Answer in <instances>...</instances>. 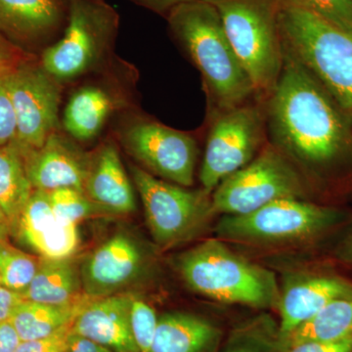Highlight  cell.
Here are the masks:
<instances>
[{"label": "cell", "mask_w": 352, "mask_h": 352, "mask_svg": "<svg viewBox=\"0 0 352 352\" xmlns=\"http://www.w3.org/2000/svg\"><path fill=\"white\" fill-rule=\"evenodd\" d=\"M132 298L122 293L92 300L74 321L71 333L94 340L113 352H139L131 329Z\"/></svg>", "instance_id": "cell-18"}, {"label": "cell", "mask_w": 352, "mask_h": 352, "mask_svg": "<svg viewBox=\"0 0 352 352\" xmlns=\"http://www.w3.org/2000/svg\"><path fill=\"white\" fill-rule=\"evenodd\" d=\"M166 19L173 38L200 72L207 97L206 119L259 97L212 4L183 2Z\"/></svg>", "instance_id": "cell-2"}, {"label": "cell", "mask_w": 352, "mask_h": 352, "mask_svg": "<svg viewBox=\"0 0 352 352\" xmlns=\"http://www.w3.org/2000/svg\"><path fill=\"white\" fill-rule=\"evenodd\" d=\"M17 138V119L3 76L0 78V147L11 144Z\"/></svg>", "instance_id": "cell-31"}, {"label": "cell", "mask_w": 352, "mask_h": 352, "mask_svg": "<svg viewBox=\"0 0 352 352\" xmlns=\"http://www.w3.org/2000/svg\"><path fill=\"white\" fill-rule=\"evenodd\" d=\"M68 12L69 0H0V34L45 50L63 34Z\"/></svg>", "instance_id": "cell-17"}, {"label": "cell", "mask_w": 352, "mask_h": 352, "mask_svg": "<svg viewBox=\"0 0 352 352\" xmlns=\"http://www.w3.org/2000/svg\"><path fill=\"white\" fill-rule=\"evenodd\" d=\"M72 258H41L36 276L23 298L47 305L75 302L85 294L82 291L80 263Z\"/></svg>", "instance_id": "cell-22"}, {"label": "cell", "mask_w": 352, "mask_h": 352, "mask_svg": "<svg viewBox=\"0 0 352 352\" xmlns=\"http://www.w3.org/2000/svg\"><path fill=\"white\" fill-rule=\"evenodd\" d=\"M83 192L110 214H129L136 210V199L119 149L106 141L90 153Z\"/></svg>", "instance_id": "cell-19"}, {"label": "cell", "mask_w": 352, "mask_h": 352, "mask_svg": "<svg viewBox=\"0 0 352 352\" xmlns=\"http://www.w3.org/2000/svg\"><path fill=\"white\" fill-rule=\"evenodd\" d=\"M344 210L302 199H281L239 215H224L215 232L222 241L250 245H283L320 240L344 226Z\"/></svg>", "instance_id": "cell-6"}, {"label": "cell", "mask_w": 352, "mask_h": 352, "mask_svg": "<svg viewBox=\"0 0 352 352\" xmlns=\"http://www.w3.org/2000/svg\"><path fill=\"white\" fill-rule=\"evenodd\" d=\"M67 352H113L94 340L71 333L68 339Z\"/></svg>", "instance_id": "cell-37"}, {"label": "cell", "mask_w": 352, "mask_h": 352, "mask_svg": "<svg viewBox=\"0 0 352 352\" xmlns=\"http://www.w3.org/2000/svg\"><path fill=\"white\" fill-rule=\"evenodd\" d=\"M22 156L34 190L51 192L71 188L83 192L90 153L80 149L66 132H53L41 147L25 152Z\"/></svg>", "instance_id": "cell-15"}, {"label": "cell", "mask_w": 352, "mask_h": 352, "mask_svg": "<svg viewBox=\"0 0 352 352\" xmlns=\"http://www.w3.org/2000/svg\"><path fill=\"white\" fill-rule=\"evenodd\" d=\"M157 322L159 318L153 307L140 298H132L131 329L139 352H149L151 349Z\"/></svg>", "instance_id": "cell-29"}, {"label": "cell", "mask_w": 352, "mask_h": 352, "mask_svg": "<svg viewBox=\"0 0 352 352\" xmlns=\"http://www.w3.org/2000/svg\"><path fill=\"white\" fill-rule=\"evenodd\" d=\"M11 235V227L7 220L6 215L0 208V242L8 240L9 236Z\"/></svg>", "instance_id": "cell-40"}, {"label": "cell", "mask_w": 352, "mask_h": 352, "mask_svg": "<svg viewBox=\"0 0 352 352\" xmlns=\"http://www.w3.org/2000/svg\"><path fill=\"white\" fill-rule=\"evenodd\" d=\"M118 138L143 170L186 188L194 184L199 155L194 134L164 126L151 118L133 116L118 129Z\"/></svg>", "instance_id": "cell-11"}, {"label": "cell", "mask_w": 352, "mask_h": 352, "mask_svg": "<svg viewBox=\"0 0 352 352\" xmlns=\"http://www.w3.org/2000/svg\"><path fill=\"white\" fill-rule=\"evenodd\" d=\"M92 300L94 298L87 295L65 305H47L24 300L16 308L9 321L21 340L43 339L72 325Z\"/></svg>", "instance_id": "cell-23"}, {"label": "cell", "mask_w": 352, "mask_h": 352, "mask_svg": "<svg viewBox=\"0 0 352 352\" xmlns=\"http://www.w3.org/2000/svg\"><path fill=\"white\" fill-rule=\"evenodd\" d=\"M24 300L22 295L0 287V321H9L16 308Z\"/></svg>", "instance_id": "cell-36"}, {"label": "cell", "mask_w": 352, "mask_h": 352, "mask_svg": "<svg viewBox=\"0 0 352 352\" xmlns=\"http://www.w3.org/2000/svg\"><path fill=\"white\" fill-rule=\"evenodd\" d=\"M12 235L41 258H72L78 252V226L58 219L47 192L34 190Z\"/></svg>", "instance_id": "cell-16"}, {"label": "cell", "mask_w": 352, "mask_h": 352, "mask_svg": "<svg viewBox=\"0 0 352 352\" xmlns=\"http://www.w3.org/2000/svg\"><path fill=\"white\" fill-rule=\"evenodd\" d=\"M280 352H352V336L346 339L332 342L310 340L300 342Z\"/></svg>", "instance_id": "cell-34"}, {"label": "cell", "mask_w": 352, "mask_h": 352, "mask_svg": "<svg viewBox=\"0 0 352 352\" xmlns=\"http://www.w3.org/2000/svg\"><path fill=\"white\" fill-rule=\"evenodd\" d=\"M146 221L155 243L162 250L177 247L200 235L215 214L212 194L157 178L142 168L131 166Z\"/></svg>", "instance_id": "cell-9"}, {"label": "cell", "mask_w": 352, "mask_h": 352, "mask_svg": "<svg viewBox=\"0 0 352 352\" xmlns=\"http://www.w3.org/2000/svg\"><path fill=\"white\" fill-rule=\"evenodd\" d=\"M309 197L295 166L268 142L251 163L219 183L212 193V204L215 214L239 215L281 199Z\"/></svg>", "instance_id": "cell-10"}, {"label": "cell", "mask_w": 352, "mask_h": 352, "mask_svg": "<svg viewBox=\"0 0 352 352\" xmlns=\"http://www.w3.org/2000/svg\"><path fill=\"white\" fill-rule=\"evenodd\" d=\"M16 119L17 138L14 144L21 154L38 149L53 132L60 131L62 87L41 67L30 62L3 76Z\"/></svg>", "instance_id": "cell-12"}, {"label": "cell", "mask_w": 352, "mask_h": 352, "mask_svg": "<svg viewBox=\"0 0 352 352\" xmlns=\"http://www.w3.org/2000/svg\"><path fill=\"white\" fill-rule=\"evenodd\" d=\"M124 106L126 99L105 82L87 83L69 96L62 126L76 142H88L100 135L110 117Z\"/></svg>", "instance_id": "cell-20"}, {"label": "cell", "mask_w": 352, "mask_h": 352, "mask_svg": "<svg viewBox=\"0 0 352 352\" xmlns=\"http://www.w3.org/2000/svg\"><path fill=\"white\" fill-rule=\"evenodd\" d=\"M279 27L282 43L318 80L352 127V36L293 0L282 2Z\"/></svg>", "instance_id": "cell-4"}, {"label": "cell", "mask_w": 352, "mask_h": 352, "mask_svg": "<svg viewBox=\"0 0 352 352\" xmlns=\"http://www.w3.org/2000/svg\"><path fill=\"white\" fill-rule=\"evenodd\" d=\"M21 339L10 321H0V352H14Z\"/></svg>", "instance_id": "cell-38"}, {"label": "cell", "mask_w": 352, "mask_h": 352, "mask_svg": "<svg viewBox=\"0 0 352 352\" xmlns=\"http://www.w3.org/2000/svg\"><path fill=\"white\" fill-rule=\"evenodd\" d=\"M283 45V66L265 102L268 142L295 166L310 196L352 194V127L314 76Z\"/></svg>", "instance_id": "cell-1"}, {"label": "cell", "mask_w": 352, "mask_h": 352, "mask_svg": "<svg viewBox=\"0 0 352 352\" xmlns=\"http://www.w3.org/2000/svg\"><path fill=\"white\" fill-rule=\"evenodd\" d=\"M25 62H28L27 56L23 54L19 46L0 34V78L12 73Z\"/></svg>", "instance_id": "cell-33"}, {"label": "cell", "mask_w": 352, "mask_h": 352, "mask_svg": "<svg viewBox=\"0 0 352 352\" xmlns=\"http://www.w3.org/2000/svg\"><path fill=\"white\" fill-rule=\"evenodd\" d=\"M0 287H1V280H0Z\"/></svg>", "instance_id": "cell-41"}, {"label": "cell", "mask_w": 352, "mask_h": 352, "mask_svg": "<svg viewBox=\"0 0 352 352\" xmlns=\"http://www.w3.org/2000/svg\"><path fill=\"white\" fill-rule=\"evenodd\" d=\"M176 270L189 289L210 300L256 308L278 307L281 289L274 273L208 239L180 254Z\"/></svg>", "instance_id": "cell-3"}, {"label": "cell", "mask_w": 352, "mask_h": 352, "mask_svg": "<svg viewBox=\"0 0 352 352\" xmlns=\"http://www.w3.org/2000/svg\"><path fill=\"white\" fill-rule=\"evenodd\" d=\"M265 99L252 100L206 119V146L200 182L212 194L236 171L251 163L268 143Z\"/></svg>", "instance_id": "cell-8"}, {"label": "cell", "mask_w": 352, "mask_h": 352, "mask_svg": "<svg viewBox=\"0 0 352 352\" xmlns=\"http://www.w3.org/2000/svg\"><path fill=\"white\" fill-rule=\"evenodd\" d=\"M221 338L220 329L203 317L164 314L159 318L149 352H217Z\"/></svg>", "instance_id": "cell-21"}, {"label": "cell", "mask_w": 352, "mask_h": 352, "mask_svg": "<svg viewBox=\"0 0 352 352\" xmlns=\"http://www.w3.org/2000/svg\"><path fill=\"white\" fill-rule=\"evenodd\" d=\"M41 258L0 242V280L4 288L23 295L36 276Z\"/></svg>", "instance_id": "cell-26"}, {"label": "cell", "mask_w": 352, "mask_h": 352, "mask_svg": "<svg viewBox=\"0 0 352 352\" xmlns=\"http://www.w3.org/2000/svg\"><path fill=\"white\" fill-rule=\"evenodd\" d=\"M217 352H280L278 328L268 319H258L234 330Z\"/></svg>", "instance_id": "cell-27"}, {"label": "cell", "mask_w": 352, "mask_h": 352, "mask_svg": "<svg viewBox=\"0 0 352 352\" xmlns=\"http://www.w3.org/2000/svg\"><path fill=\"white\" fill-rule=\"evenodd\" d=\"M132 1L166 18L173 7L191 0H132Z\"/></svg>", "instance_id": "cell-39"}, {"label": "cell", "mask_w": 352, "mask_h": 352, "mask_svg": "<svg viewBox=\"0 0 352 352\" xmlns=\"http://www.w3.org/2000/svg\"><path fill=\"white\" fill-rule=\"evenodd\" d=\"M219 11L233 50L261 98L267 99L283 66L279 15L283 0H207Z\"/></svg>", "instance_id": "cell-7"}, {"label": "cell", "mask_w": 352, "mask_h": 352, "mask_svg": "<svg viewBox=\"0 0 352 352\" xmlns=\"http://www.w3.org/2000/svg\"><path fill=\"white\" fill-rule=\"evenodd\" d=\"M351 336L352 295L329 303L310 320L296 329L280 346V351L300 342H332Z\"/></svg>", "instance_id": "cell-25"}, {"label": "cell", "mask_w": 352, "mask_h": 352, "mask_svg": "<svg viewBox=\"0 0 352 352\" xmlns=\"http://www.w3.org/2000/svg\"><path fill=\"white\" fill-rule=\"evenodd\" d=\"M72 325L66 326L43 339L21 340L14 352H67Z\"/></svg>", "instance_id": "cell-32"}, {"label": "cell", "mask_w": 352, "mask_h": 352, "mask_svg": "<svg viewBox=\"0 0 352 352\" xmlns=\"http://www.w3.org/2000/svg\"><path fill=\"white\" fill-rule=\"evenodd\" d=\"M119 24L105 0H69L63 34L43 50L39 64L62 85L109 71Z\"/></svg>", "instance_id": "cell-5"}, {"label": "cell", "mask_w": 352, "mask_h": 352, "mask_svg": "<svg viewBox=\"0 0 352 352\" xmlns=\"http://www.w3.org/2000/svg\"><path fill=\"white\" fill-rule=\"evenodd\" d=\"M147 266L141 245L129 234H113L80 263L82 291L89 298L122 294L135 283Z\"/></svg>", "instance_id": "cell-13"}, {"label": "cell", "mask_w": 352, "mask_h": 352, "mask_svg": "<svg viewBox=\"0 0 352 352\" xmlns=\"http://www.w3.org/2000/svg\"><path fill=\"white\" fill-rule=\"evenodd\" d=\"M352 36V0H293Z\"/></svg>", "instance_id": "cell-30"}, {"label": "cell", "mask_w": 352, "mask_h": 352, "mask_svg": "<svg viewBox=\"0 0 352 352\" xmlns=\"http://www.w3.org/2000/svg\"><path fill=\"white\" fill-rule=\"evenodd\" d=\"M51 207L57 219L78 226L83 220L111 215L107 210L90 200L83 192L62 188L47 192Z\"/></svg>", "instance_id": "cell-28"}, {"label": "cell", "mask_w": 352, "mask_h": 352, "mask_svg": "<svg viewBox=\"0 0 352 352\" xmlns=\"http://www.w3.org/2000/svg\"><path fill=\"white\" fill-rule=\"evenodd\" d=\"M24 157L17 146L0 147V208L11 227V235L34 192Z\"/></svg>", "instance_id": "cell-24"}, {"label": "cell", "mask_w": 352, "mask_h": 352, "mask_svg": "<svg viewBox=\"0 0 352 352\" xmlns=\"http://www.w3.org/2000/svg\"><path fill=\"white\" fill-rule=\"evenodd\" d=\"M352 295V280L331 268H320L289 278L280 294L278 310L280 346L296 329L329 303Z\"/></svg>", "instance_id": "cell-14"}, {"label": "cell", "mask_w": 352, "mask_h": 352, "mask_svg": "<svg viewBox=\"0 0 352 352\" xmlns=\"http://www.w3.org/2000/svg\"><path fill=\"white\" fill-rule=\"evenodd\" d=\"M331 258L342 265L352 266V223L333 247Z\"/></svg>", "instance_id": "cell-35"}]
</instances>
